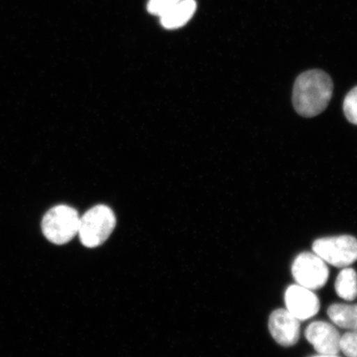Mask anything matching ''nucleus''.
Masks as SVG:
<instances>
[{"label":"nucleus","instance_id":"obj_7","mask_svg":"<svg viewBox=\"0 0 357 357\" xmlns=\"http://www.w3.org/2000/svg\"><path fill=\"white\" fill-rule=\"evenodd\" d=\"M268 326L271 336L281 346H294L300 338L301 321L287 310L280 309L272 312Z\"/></svg>","mask_w":357,"mask_h":357},{"label":"nucleus","instance_id":"obj_9","mask_svg":"<svg viewBox=\"0 0 357 357\" xmlns=\"http://www.w3.org/2000/svg\"><path fill=\"white\" fill-rule=\"evenodd\" d=\"M196 10L195 0H180L175 6L160 16L162 24L166 29L181 28L188 22Z\"/></svg>","mask_w":357,"mask_h":357},{"label":"nucleus","instance_id":"obj_10","mask_svg":"<svg viewBox=\"0 0 357 357\" xmlns=\"http://www.w3.org/2000/svg\"><path fill=\"white\" fill-rule=\"evenodd\" d=\"M328 315L338 327L357 330V305L335 303L328 307Z\"/></svg>","mask_w":357,"mask_h":357},{"label":"nucleus","instance_id":"obj_8","mask_svg":"<svg viewBox=\"0 0 357 357\" xmlns=\"http://www.w3.org/2000/svg\"><path fill=\"white\" fill-rule=\"evenodd\" d=\"M305 337L321 355H337L340 351V334L330 324L312 323L305 330Z\"/></svg>","mask_w":357,"mask_h":357},{"label":"nucleus","instance_id":"obj_2","mask_svg":"<svg viewBox=\"0 0 357 357\" xmlns=\"http://www.w3.org/2000/svg\"><path fill=\"white\" fill-rule=\"evenodd\" d=\"M116 226V217L106 205H96L79 218L78 234L84 247H99L109 238Z\"/></svg>","mask_w":357,"mask_h":357},{"label":"nucleus","instance_id":"obj_4","mask_svg":"<svg viewBox=\"0 0 357 357\" xmlns=\"http://www.w3.org/2000/svg\"><path fill=\"white\" fill-rule=\"evenodd\" d=\"M312 251L323 261L336 267H346L357 261V240L342 235L316 240Z\"/></svg>","mask_w":357,"mask_h":357},{"label":"nucleus","instance_id":"obj_11","mask_svg":"<svg viewBox=\"0 0 357 357\" xmlns=\"http://www.w3.org/2000/svg\"><path fill=\"white\" fill-rule=\"evenodd\" d=\"M337 296L347 301H354L357 296V275L354 269L346 268L337 275L335 282Z\"/></svg>","mask_w":357,"mask_h":357},{"label":"nucleus","instance_id":"obj_15","mask_svg":"<svg viewBox=\"0 0 357 357\" xmlns=\"http://www.w3.org/2000/svg\"><path fill=\"white\" fill-rule=\"evenodd\" d=\"M314 357H337L336 355H321L319 356H314Z\"/></svg>","mask_w":357,"mask_h":357},{"label":"nucleus","instance_id":"obj_14","mask_svg":"<svg viewBox=\"0 0 357 357\" xmlns=\"http://www.w3.org/2000/svg\"><path fill=\"white\" fill-rule=\"evenodd\" d=\"M180 0H150L147 8L153 15L162 16Z\"/></svg>","mask_w":357,"mask_h":357},{"label":"nucleus","instance_id":"obj_3","mask_svg":"<svg viewBox=\"0 0 357 357\" xmlns=\"http://www.w3.org/2000/svg\"><path fill=\"white\" fill-rule=\"evenodd\" d=\"M79 216L75 208L67 205H57L43 218V233L48 241L56 245L69 243L78 234Z\"/></svg>","mask_w":357,"mask_h":357},{"label":"nucleus","instance_id":"obj_5","mask_svg":"<svg viewBox=\"0 0 357 357\" xmlns=\"http://www.w3.org/2000/svg\"><path fill=\"white\" fill-rule=\"evenodd\" d=\"M292 274L301 287L316 290L327 283L329 271L326 262L315 253L303 252L293 262Z\"/></svg>","mask_w":357,"mask_h":357},{"label":"nucleus","instance_id":"obj_12","mask_svg":"<svg viewBox=\"0 0 357 357\" xmlns=\"http://www.w3.org/2000/svg\"><path fill=\"white\" fill-rule=\"evenodd\" d=\"M343 110L348 121L357 125V86L352 89L345 97Z\"/></svg>","mask_w":357,"mask_h":357},{"label":"nucleus","instance_id":"obj_6","mask_svg":"<svg viewBox=\"0 0 357 357\" xmlns=\"http://www.w3.org/2000/svg\"><path fill=\"white\" fill-rule=\"evenodd\" d=\"M287 310L300 321L310 319L318 314L320 303L312 290L301 285H290L284 296Z\"/></svg>","mask_w":357,"mask_h":357},{"label":"nucleus","instance_id":"obj_13","mask_svg":"<svg viewBox=\"0 0 357 357\" xmlns=\"http://www.w3.org/2000/svg\"><path fill=\"white\" fill-rule=\"evenodd\" d=\"M340 351L347 357H357V330L341 337Z\"/></svg>","mask_w":357,"mask_h":357},{"label":"nucleus","instance_id":"obj_1","mask_svg":"<svg viewBox=\"0 0 357 357\" xmlns=\"http://www.w3.org/2000/svg\"><path fill=\"white\" fill-rule=\"evenodd\" d=\"M333 83L331 77L320 70L302 73L294 83L293 104L298 114L312 118L323 113L331 101Z\"/></svg>","mask_w":357,"mask_h":357}]
</instances>
